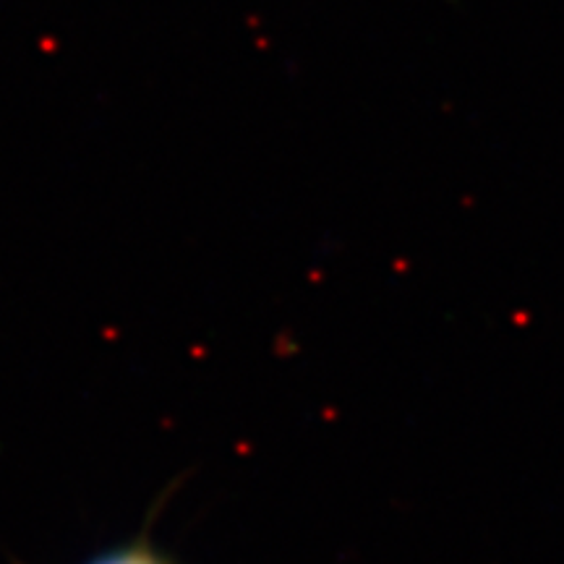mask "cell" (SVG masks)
Segmentation results:
<instances>
[{
    "mask_svg": "<svg viewBox=\"0 0 564 564\" xmlns=\"http://www.w3.org/2000/svg\"><path fill=\"white\" fill-rule=\"evenodd\" d=\"M89 564H165V562L158 560L150 549L131 546V549H118V552L105 554V556H100V560H95Z\"/></svg>",
    "mask_w": 564,
    "mask_h": 564,
    "instance_id": "1",
    "label": "cell"
}]
</instances>
